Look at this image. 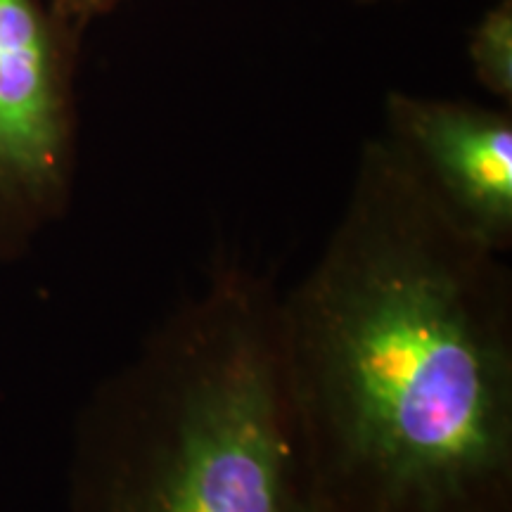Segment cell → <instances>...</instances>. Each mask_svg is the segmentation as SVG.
Instances as JSON below:
<instances>
[{"label": "cell", "mask_w": 512, "mask_h": 512, "mask_svg": "<svg viewBox=\"0 0 512 512\" xmlns=\"http://www.w3.org/2000/svg\"><path fill=\"white\" fill-rule=\"evenodd\" d=\"M280 349L323 512H512V273L366 138Z\"/></svg>", "instance_id": "cell-1"}, {"label": "cell", "mask_w": 512, "mask_h": 512, "mask_svg": "<svg viewBox=\"0 0 512 512\" xmlns=\"http://www.w3.org/2000/svg\"><path fill=\"white\" fill-rule=\"evenodd\" d=\"M278 302L266 275L216 259L83 403L67 512H323Z\"/></svg>", "instance_id": "cell-2"}, {"label": "cell", "mask_w": 512, "mask_h": 512, "mask_svg": "<svg viewBox=\"0 0 512 512\" xmlns=\"http://www.w3.org/2000/svg\"><path fill=\"white\" fill-rule=\"evenodd\" d=\"M81 43L48 0H0V261L27 256L72 204Z\"/></svg>", "instance_id": "cell-3"}, {"label": "cell", "mask_w": 512, "mask_h": 512, "mask_svg": "<svg viewBox=\"0 0 512 512\" xmlns=\"http://www.w3.org/2000/svg\"><path fill=\"white\" fill-rule=\"evenodd\" d=\"M380 136L453 226L512 252L510 107L389 91Z\"/></svg>", "instance_id": "cell-4"}, {"label": "cell", "mask_w": 512, "mask_h": 512, "mask_svg": "<svg viewBox=\"0 0 512 512\" xmlns=\"http://www.w3.org/2000/svg\"><path fill=\"white\" fill-rule=\"evenodd\" d=\"M472 79L496 105L512 110V0H494L465 43Z\"/></svg>", "instance_id": "cell-5"}, {"label": "cell", "mask_w": 512, "mask_h": 512, "mask_svg": "<svg viewBox=\"0 0 512 512\" xmlns=\"http://www.w3.org/2000/svg\"><path fill=\"white\" fill-rule=\"evenodd\" d=\"M53 5L57 15L64 22L72 24L76 31L86 36V31L93 27L102 17L112 15L114 10L128 3V0H48Z\"/></svg>", "instance_id": "cell-6"}, {"label": "cell", "mask_w": 512, "mask_h": 512, "mask_svg": "<svg viewBox=\"0 0 512 512\" xmlns=\"http://www.w3.org/2000/svg\"><path fill=\"white\" fill-rule=\"evenodd\" d=\"M358 3H368V5H373V3H382V0H358Z\"/></svg>", "instance_id": "cell-7"}]
</instances>
